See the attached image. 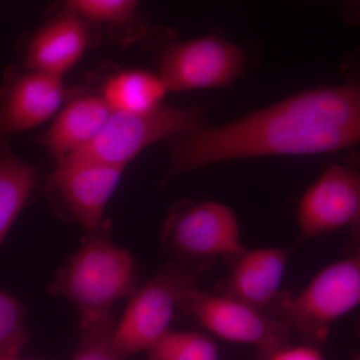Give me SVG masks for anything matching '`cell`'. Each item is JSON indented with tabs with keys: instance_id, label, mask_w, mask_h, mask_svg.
<instances>
[{
	"instance_id": "9a60e30c",
	"label": "cell",
	"mask_w": 360,
	"mask_h": 360,
	"mask_svg": "<svg viewBox=\"0 0 360 360\" xmlns=\"http://www.w3.org/2000/svg\"><path fill=\"white\" fill-rule=\"evenodd\" d=\"M39 170L0 136V245L37 186Z\"/></svg>"
},
{
	"instance_id": "7c38bea8",
	"label": "cell",
	"mask_w": 360,
	"mask_h": 360,
	"mask_svg": "<svg viewBox=\"0 0 360 360\" xmlns=\"http://www.w3.org/2000/svg\"><path fill=\"white\" fill-rule=\"evenodd\" d=\"M98 30L63 2L26 40L23 68L63 77L77 65Z\"/></svg>"
},
{
	"instance_id": "e0dca14e",
	"label": "cell",
	"mask_w": 360,
	"mask_h": 360,
	"mask_svg": "<svg viewBox=\"0 0 360 360\" xmlns=\"http://www.w3.org/2000/svg\"><path fill=\"white\" fill-rule=\"evenodd\" d=\"M141 0H63L70 11L101 27L106 26L113 37L123 42L134 41L146 34L148 30L139 18L137 8Z\"/></svg>"
},
{
	"instance_id": "8fae6325",
	"label": "cell",
	"mask_w": 360,
	"mask_h": 360,
	"mask_svg": "<svg viewBox=\"0 0 360 360\" xmlns=\"http://www.w3.org/2000/svg\"><path fill=\"white\" fill-rule=\"evenodd\" d=\"M65 94L63 77L9 66L0 84V136L6 139L46 122Z\"/></svg>"
},
{
	"instance_id": "52a82bcc",
	"label": "cell",
	"mask_w": 360,
	"mask_h": 360,
	"mask_svg": "<svg viewBox=\"0 0 360 360\" xmlns=\"http://www.w3.org/2000/svg\"><path fill=\"white\" fill-rule=\"evenodd\" d=\"M179 307L222 340L257 348L264 359L290 340V326L283 321L219 293L191 288Z\"/></svg>"
},
{
	"instance_id": "ffe728a7",
	"label": "cell",
	"mask_w": 360,
	"mask_h": 360,
	"mask_svg": "<svg viewBox=\"0 0 360 360\" xmlns=\"http://www.w3.org/2000/svg\"><path fill=\"white\" fill-rule=\"evenodd\" d=\"M25 314L20 302L0 290V360L18 359L27 343Z\"/></svg>"
},
{
	"instance_id": "5bb4252c",
	"label": "cell",
	"mask_w": 360,
	"mask_h": 360,
	"mask_svg": "<svg viewBox=\"0 0 360 360\" xmlns=\"http://www.w3.org/2000/svg\"><path fill=\"white\" fill-rule=\"evenodd\" d=\"M111 113L112 110L101 96L73 97L37 142L56 160L73 155L96 139Z\"/></svg>"
},
{
	"instance_id": "9c48e42d",
	"label": "cell",
	"mask_w": 360,
	"mask_h": 360,
	"mask_svg": "<svg viewBox=\"0 0 360 360\" xmlns=\"http://www.w3.org/2000/svg\"><path fill=\"white\" fill-rule=\"evenodd\" d=\"M297 220L307 238L324 236L360 221V156L328 167L300 201Z\"/></svg>"
},
{
	"instance_id": "cb8c5ba5",
	"label": "cell",
	"mask_w": 360,
	"mask_h": 360,
	"mask_svg": "<svg viewBox=\"0 0 360 360\" xmlns=\"http://www.w3.org/2000/svg\"><path fill=\"white\" fill-rule=\"evenodd\" d=\"M352 360H360V354L354 355V359Z\"/></svg>"
},
{
	"instance_id": "d4e9b609",
	"label": "cell",
	"mask_w": 360,
	"mask_h": 360,
	"mask_svg": "<svg viewBox=\"0 0 360 360\" xmlns=\"http://www.w3.org/2000/svg\"><path fill=\"white\" fill-rule=\"evenodd\" d=\"M11 360H23V359H18H18H11Z\"/></svg>"
},
{
	"instance_id": "ac0fdd59",
	"label": "cell",
	"mask_w": 360,
	"mask_h": 360,
	"mask_svg": "<svg viewBox=\"0 0 360 360\" xmlns=\"http://www.w3.org/2000/svg\"><path fill=\"white\" fill-rule=\"evenodd\" d=\"M146 352V360H219L213 340L194 331L169 329Z\"/></svg>"
},
{
	"instance_id": "7402d4cb",
	"label": "cell",
	"mask_w": 360,
	"mask_h": 360,
	"mask_svg": "<svg viewBox=\"0 0 360 360\" xmlns=\"http://www.w3.org/2000/svg\"><path fill=\"white\" fill-rule=\"evenodd\" d=\"M345 18L349 25L360 26V0H345Z\"/></svg>"
},
{
	"instance_id": "ba28073f",
	"label": "cell",
	"mask_w": 360,
	"mask_h": 360,
	"mask_svg": "<svg viewBox=\"0 0 360 360\" xmlns=\"http://www.w3.org/2000/svg\"><path fill=\"white\" fill-rule=\"evenodd\" d=\"M245 54L219 35L172 42L160 58V77L170 91L231 86L240 75Z\"/></svg>"
},
{
	"instance_id": "2e32d148",
	"label": "cell",
	"mask_w": 360,
	"mask_h": 360,
	"mask_svg": "<svg viewBox=\"0 0 360 360\" xmlns=\"http://www.w3.org/2000/svg\"><path fill=\"white\" fill-rule=\"evenodd\" d=\"M167 91L160 75L125 70L106 80L101 96L112 111L141 113L160 108Z\"/></svg>"
},
{
	"instance_id": "5b68a950",
	"label": "cell",
	"mask_w": 360,
	"mask_h": 360,
	"mask_svg": "<svg viewBox=\"0 0 360 360\" xmlns=\"http://www.w3.org/2000/svg\"><path fill=\"white\" fill-rule=\"evenodd\" d=\"M202 122L203 111L195 106L160 105L141 113L112 111L96 139L73 155L125 168L151 144L198 129Z\"/></svg>"
},
{
	"instance_id": "4fadbf2b",
	"label": "cell",
	"mask_w": 360,
	"mask_h": 360,
	"mask_svg": "<svg viewBox=\"0 0 360 360\" xmlns=\"http://www.w3.org/2000/svg\"><path fill=\"white\" fill-rule=\"evenodd\" d=\"M288 257V250L269 248L245 250L229 258L231 271L220 284L219 295L264 309L276 300Z\"/></svg>"
},
{
	"instance_id": "3957f363",
	"label": "cell",
	"mask_w": 360,
	"mask_h": 360,
	"mask_svg": "<svg viewBox=\"0 0 360 360\" xmlns=\"http://www.w3.org/2000/svg\"><path fill=\"white\" fill-rule=\"evenodd\" d=\"M161 243L176 262L200 270L217 258L245 252L238 219L229 206L214 201H180L163 225Z\"/></svg>"
},
{
	"instance_id": "44dd1931",
	"label": "cell",
	"mask_w": 360,
	"mask_h": 360,
	"mask_svg": "<svg viewBox=\"0 0 360 360\" xmlns=\"http://www.w3.org/2000/svg\"><path fill=\"white\" fill-rule=\"evenodd\" d=\"M264 360H326L319 348L314 345L281 348Z\"/></svg>"
},
{
	"instance_id": "7a4b0ae2",
	"label": "cell",
	"mask_w": 360,
	"mask_h": 360,
	"mask_svg": "<svg viewBox=\"0 0 360 360\" xmlns=\"http://www.w3.org/2000/svg\"><path fill=\"white\" fill-rule=\"evenodd\" d=\"M110 220H103L84 238L80 250L56 274L49 288L53 296L70 300L80 314L90 319L112 310L122 298L137 288V272L129 251L113 243Z\"/></svg>"
},
{
	"instance_id": "277c9868",
	"label": "cell",
	"mask_w": 360,
	"mask_h": 360,
	"mask_svg": "<svg viewBox=\"0 0 360 360\" xmlns=\"http://www.w3.org/2000/svg\"><path fill=\"white\" fill-rule=\"evenodd\" d=\"M276 303L281 321L311 345L323 342L331 324L360 307V251L321 270L300 295H283Z\"/></svg>"
},
{
	"instance_id": "6da1fadb",
	"label": "cell",
	"mask_w": 360,
	"mask_h": 360,
	"mask_svg": "<svg viewBox=\"0 0 360 360\" xmlns=\"http://www.w3.org/2000/svg\"><path fill=\"white\" fill-rule=\"evenodd\" d=\"M345 73L342 84L307 90L224 127L202 125L172 137L161 184L219 161L319 155L360 144V52Z\"/></svg>"
},
{
	"instance_id": "d6986e66",
	"label": "cell",
	"mask_w": 360,
	"mask_h": 360,
	"mask_svg": "<svg viewBox=\"0 0 360 360\" xmlns=\"http://www.w3.org/2000/svg\"><path fill=\"white\" fill-rule=\"evenodd\" d=\"M115 328L112 310L80 319L79 342L72 360H125L115 345Z\"/></svg>"
},
{
	"instance_id": "8992f818",
	"label": "cell",
	"mask_w": 360,
	"mask_h": 360,
	"mask_svg": "<svg viewBox=\"0 0 360 360\" xmlns=\"http://www.w3.org/2000/svg\"><path fill=\"white\" fill-rule=\"evenodd\" d=\"M198 272L175 260L135 291L115 328V345L123 356L148 350L169 330L175 309L187 291L196 288Z\"/></svg>"
},
{
	"instance_id": "30bf717a",
	"label": "cell",
	"mask_w": 360,
	"mask_h": 360,
	"mask_svg": "<svg viewBox=\"0 0 360 360\" xmlns=\"http://www.w3.org/2000/svg\"><path fill=\"white\" fill-rule=\"evenodd\" d=\"M124 169L70 155L56 160V169L47 179L46 187L63 201L73 219L89 231H94L103 221L105 206Z\"/></svg>"
},
{
	"instance_id": "603a6c76",
	"label": "cell",
	"mask_w": 360,
	"mask_h": 360,
	"mask_svg": "<svg viewBox=\"0 0 360 360\" xmlns=\"http://www.w3.org/2000/svg\"><path fill=\"white\" fill-rule=\"evenodd\" d=\"M350 250L352 253L359 252L360 251V221L352 229V241Z\"/></svg>"
}]
</instances>
